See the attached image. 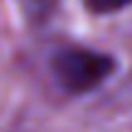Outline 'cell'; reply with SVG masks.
Wrapping results in <instances>:
<instances>
[{
    "instance_id": "cell-3",
    "label": "cell",
    "mask_w": 132,
    "mask_h": 132,
    "mask_svg": "<svg viewBox=\"0 0 132 132\" xmlns=\"http://www.w3.org/2000/svg\"><path fill=\"white\" fill-rule=\"evenodd\" d=\"M22 7L32 20H42L54 7V0H22Z\"/></svg>"
},
{
    "instance_id": "cell-1",
    "label": "cell",
    "mask_w": 132,
    "mask_h": 132,
    "mask_svg": "<svg viewBox=\"0 0 132 132\" xmlns=\"http://www.w3.org/2000/svg\"><path fill=\"white\" fill-rule=\"evenodd\" d=\"M113 71V56L81 47H64L52 56V73L69 93H88L98 88Z\"/></svg>"
},
{
    "instance_id": "cell-2",
    "label": "cell",
    "mask_w": 132,
    "mask_h": 132,
    "mask_svg": "<svg viewBox=\"0 0 132 132\" xmlns=\"http://www.w3.org/2000/svg\"><path fill=\"white\" fill-rule=\"evenodd\" d=\"M83 5L95 15H110V12H118V10L132 5V0H83Z\"/></svg>"
}]
</instances>
